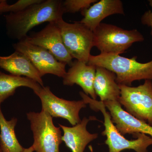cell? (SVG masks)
<instances>
[{
  "mask_svg": "<svg viewBox=\"0 0 152 152\" xmlns=\"http://www.w3.org/2000/svg\"><path fill=\"white\" fill-rule=\"evenodd\" d=\"M63 3L61 0H42L18 12L5 15L7 35L19 42L26 37L28 33L35 27L63 19Z\"/></svg>",
  "mask_w": 152,
  "mask_h": 152,
  "instance_id": "1",
  "label": "cell"
},
{
  "mask_svg": "<svg viewBox=\"0 0 152 152\" xmlns=\"http://www.w3.org/2000/svg\"><path fill=\"white\" fill-rule=\"evenodd\" d=\"M137 58V56L129 58L120 55L100 53L97 56L91 55L87 64L111 71L116 75L118 84L131 86L135 81H152V60L142 63L138 62Z\"/></svg>",
  "mask_w": 152,
  "mask_h": 152,
  "instance_id": "2",
  "label": "cell"
},
{
  "mask_svg": "<svg viewBox=\"0 0 152 152\" xmlns=\"http://www.w3.org/2000/svg\"><path fill=\"white\" fill-rule=\"evenodd\" d=\"M80 95L85 103L89 105L94 111H100L104 119V130L102 135L107 137L105 144L108 146L109 152H121L125 150H133L136 152H148V148L152 145V138L145 134L138 133L134 135L137 139L128 140L117 129L112 122L111 117L107 111L103 102L94 100L83 92ZM91 152H94L92 146H89Z\"/></svg>",
  "mask_w": 152,
  "mask_h": 152,
  "instance_id": "3",
  "label": "cell"
},
{
  "mask_svg": "<svg viewBox=\"0 0 152 152\" xmlns=\"http://www.w3.org/2000/svg\"><path fill=\"white\" fill-rule=\"evenodd\" d=\"M93 33L94 47H96L101 53L120 55L133 44L145 39L137 30L129 31L104 23H101Z\"/></svg>",
  "mask_w": 152,
  "mask_h": 152,
  "instance_id": "4",
  "label": "cell"
},
{
  "mask_svg": "<svg viewBox=\"0 0 152 152\" xmlns=\"http://www.w3.org/2000/svg\"><path fill=\"white\" fill-rule=\"evenodd\" d=\"M27 118L34 137L32 146L36 152H60L63 142L61 128L54 124L53 117L47 112H29Z\"/></svg>",
  "mask_w": 152,
  "mask_h": 152,
  "instance_id": "5",
  "label": "cell"
},
{
  "mask_svg": "<svg viewBox=\"0 0 152 152\" xmlns=\"http://www.w3.org/2000/svg\"><path fill=\"white\" fill-rule=\"evenodd\" d=\"M118 102L125 111L152 127V81L146 80L137 87L119 85Z\"/></svg>",
  "mask_w": 152,
  "mask_h": 152,
  "instance_id": "6",
  "label": "cell"
},
{
  "mask_svg": "<svg viewBox=\"0 0 152 152\" xmlns=\"http://www.w3.org/2000/svg\"><path fill=\"white\" fill-rule=\"evenodd\" d=\"M69 23L63 19L56 22L62 38L73 58L88 64L94 46L93 31L79 21Z\"/></svg>",
  "mask_w": 152,
  "mask_h": 152,
  "instance_id": "7",
  "label": "cell"
},
{
  "mask_svg": "<svg viewBox=\"0 0 152 152\" xmlns=\"http://www.w3.org/2000/svg\"><path fill=\"white\" fill-rule=\"evenodd\" d=\"M34 93L40 99L42 110L48 113L53 118L65 119L72 126L80 122L79 113L81 109L87 107L83 100L69 101L58 97L48 86L42 87Z\"/></svg>",
  "mask_w": 152,
  "mask_h": 152,
  "instance_id": "8",
  "label": "cell"
},
{
  "mask_svg": "<svg viewBox=\"0 0 152 152\" xmlns=\"http://www.w3.org/2000/svg\"><path fill=\"white\" fill-rule=\"evenodd\" d=\"M15 51L20 52L30 60L41 77L52 74L64 78L66 73L65 63L61 62L48 51L25 40L13 44Z\"/></svg>",
  "mask_w": 152,
  "mask_h": 152,
  "instance_id": "9",
  "label": "cell"
},
{
  "mask_svg": "<svg viewBox=\"0 0 152 152\" xmlns=\"http://www.w3.org/2000/svg\"><path fill=\"white\" fill-rule=\"evenodd\" d=\"M23 40L46 49L59 61L70 66L72 64L73 58L63 43L59 28L56 22L48 23L40 31L30 34Z\"/></svg>",
  "mask_w": 152,
  "mask_h": 152,
  "instance_id": "10",
  "label": "cell"
},
{
  "mask_svg": "<svg viewBox=\"0 0 152 152\" xmlns=\"http://www.w3.org/2000/svg\"><path fill=\"white\" fill-rule=\"evenodd\" d=\"M103 103L110 114L112 122L122 135L142 133L152 138V127L126 112L118 101H105Z\"/></svg>",
  "mask_w": 152,
  "mask_h": 152,
  "instance_id": "11",
  "label": "cell"
},
{
  "mask_svg": "<svg viewBox=\"0 0 152 152\" xmlns=\"http://www.w3.org/2000/svg\"><path fill=\"white\" fill-rule=\"evenodd\" d=\"M96 67L76 60L63 78V84L72 86L78 85L84 93L89 95L94 100H96L97 96L94 88L96 75Z\"/></svg>",
  "mask_w": 152,
  "mask_h": 152,
  "instance_id": "12",
  "label": "cell"
},
{
  "mask_svg": "<svg viewBox=\"0 0 152 152\" xmlns=\"http://www.w3.org/2000/svg\"><path fill=\"white\" fill-rule=\"evenodd\" d=\"M81 12L84 18L79 22L92 31L107 17L115 14H125L122 2L120 0L98 1Z\"/></svg>",
  "mask_w": 152,
  "mask_h": 152,
  "instance_id": "13",
  "label": "cell"
},
{
  "mask_svg": "<svg viewBox=\"0 0 152 152\" xmlns=\"http://www.w3.org/2000/svg\"><path fill=\"white\" fill-rule=\"evenodd\" d=\"M94 116L89 118L84 117L80 122L72 127H68L59 124L64 132L63 142L72 152H84L88 144L97 139L99 134H91L87 129V126L91 121L96 120Z\"/></svg>",
  "mask_w": 152,
  "mask_h": 152,
  "instance_id": "14",
  "label": "cell"
},
{
  "mask_svg": "<svg viewBox=\"0 0 152 152\" xmlns=\"http://www.w3.org/2000/svg\"><path fill=\"white\" fill-rule=\"evenodd\" d=\"M0 67L11 75L27 77L44 87L42 77L37 70L25 55L18 51L7 56H0Z\"/></svg>",
  "mask_w": 152,
  "mask_h": 152,
  "instance_id": "15",
  "label": "cell"
},
{
  "mask_svg": "<svg viewBox=\"0 0 152 152\" xmlns=\"http://www.w3.org/2000/svg\"><path fill=\"white\" fill-rule=\"evenodd\" d=\"M116 80V75L113 72L102 67H96L94 88L101 102L118 101L121 90Z\"/></svg>",
  "mask_w": 152,
  "mask_h": 152,
  "instance_id": "16",
  "label": "cell"
},
{
  "mask_svg": "<svg viewBox=\"0 0 152 152\" xmlns=\"http://www.w3.org/2000/svg\"><path fill=\"white\" fill-rule=\"evenodd\" d=\"M28 87L34 92L42 87L35 81L27 77L7 75L0 71V106L1 104L15 93L20 87Z\"/></svg>",
  "mask_w": 152,
  "mask_h": 152,
  "instance_id": "17",
  "label": "cell"
},
{
  "mask_svg": "<svg viewBox=\"0 0 152 152\" xmlns=\"http://www.w3.org/2000/svg\"><path fill=\"white\" fill-rule=\"evenodd\" d=\"M17 122L16 118L7 121L0 106V148L3 152H22L24 149L19 142L15 133Z\"/></svg>",
  "mask_w": 152,
  "mask_h": 152,
  "instance_id": "18",
  "label": "cell"
},
{
  "mask_svg": "<svg viewBox=\"0 0 152 152\" xmlns=\"http://www.w3.org/2000/svg\"><path fill=\"white\" fill-rule=\"evenodd\" d=\"M42 0H19L12 4H9L5 0H0V15L8 13H16L33 4L40 2Z\"/></svg>",
  "mask_w": 152,
  "mask_h": 152,
  "instance_id": "19",
  "label": "cell"
},
{
  "mask_svg": "<svg viewBox=\"0 0 152 152\" xmlns=\"http://www.w3.org/2000/svg\"><path fill=\"white\" fill-rule=\"evenodd\" d=\"M97 0H66L63 1L64 13H74L89 8L91 4L97 2Z\"/></svg>",
  "mask_w": 152,
  "mask_h": 152,
  "instance_id": "20",
  "label": "cell"
},
{
  "mask_svg": "<svg viewBox=\"0 0 152 152\" xmlns=\"http://www.w3.org/2000/svg\"><path fill=\"white\" fill-rule=\"evenodd\" d=\"M148 1L151 10L145 12L142 16L141 20L143 25H146L151 28V35L152 37V0H149Z\"/></svg>",
  "mask_w": 152,
  "mask_h": 152,
  "instance_id": "21",
  "label": "cell"
},
{
  "mask_svg": "<svg viewBox=\"0 0 152 152\" xmlns=\"http://www.w3.org/2000/svg\"><path fill=\"white\" fill-rule=\"evenodd\" d=\"M34 151L32 146H31L28 148L24 149L23 151L22 152H34Z\"/></svg>",
  "mask_w": 152,
  "mask_h": 152,
  "instance_id": "22",
  "label": "cell"
},
{
  "mask_svg": "<svg viewBox=\"0 0 152 152\" xmlns=\"http://www.w3.org/2000/svg\"><path fill=\"white\" fill-rule=\"evenodd\" d=\"M0 152H3L2 151V150L1 149V148H0Z\"/></svg>",
  "mask_w": 152,
  "mask_h": 152,
  "instance_id": "23",
  "label": "cell"
}]
</instances>
